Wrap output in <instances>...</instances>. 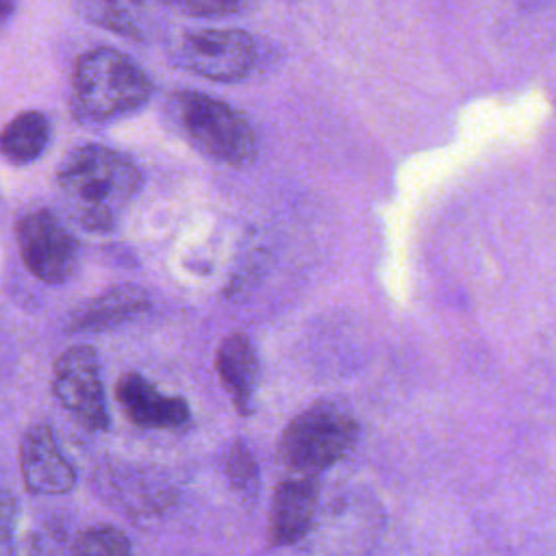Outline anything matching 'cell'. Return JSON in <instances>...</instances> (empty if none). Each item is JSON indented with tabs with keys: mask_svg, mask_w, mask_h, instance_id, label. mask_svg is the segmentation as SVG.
Instances as JSON below:
<instances>
[{
	"mask_svg": "<svg viewBox=\"0 0 556 556\" xmlns=\"http://www.w3.org/2000/svg\"><path fill=\"white\" fill-rule=\"evenodd\" d=\"M59 193L72 217L91 232L113 230L141 189V172L126 154L87 143L56 169Z\"/></svg>",
	"mask_w": 556,
	"mask_h": 556,
	"instance_id": "obj_1",
	"label": "cell"
},
{
	"mask_svg": "<svg viewBox=\"0 0 556 556\" xmlns=\"http://www.w3.org/2000/svg\"><path fill=\"white\" fill-rule=\"evenodd\" d=\"M152 83L141 65L115 48L83 52L70 74V111L78 122L104 124L141 109Z\"/></svg>",
	"mask_w": 556,
	"mask_h": 556,
	"instance_id": "obj_2",
	"label": "cell"
},
{
	"mask_svg": "<svg viewBox=\"0 0 556 556\" xmlns=\"http://www.w3.org/2000/svg\"><path fill=\"white\" fill-rule=\"evenodd\" d=\"M169 115L185 141L200 154L230 167H245L258 154L256 132L248 117L202 91H176Z\"/></svg>",
	"mask_w": 556,
	"mask_h": 556,
	"instance_id": "obj_3",
	"label": "cell"
},
{
	"mask_svg": "<svg viewBox=\"0 0 556 556\" xmlns=\"http://www.w3.org/2000/svg\"><path fill=\"white\" fill-rule=\"evenodd\" d=\"M356 441V419L337 404L317 402L285 426L276 456L291 473L317 476L337 465Z\"/></svg>",
	"mask_w": 556,
	"mask_h": 556,
	"instance_id": "obj_4",
	"label": "cell"
},
{
	"mask_svg": "<svg viewBox=\"0 0 556 556\" xmlns=\"http://www.w3.org/2000/svg\"><path fill=\"white\" fill-rule=\"evenodd\" d=\"M52 391L63 408L89 432L109 428L98 354L87 343L63 350L52 367Z\"/></svg>",
	"mask_w": 556,
	"mask_h": 556,
	"instance_id": "obj_5",
	"label": "cell"
},
{
	"mask_svg": "<svg viewBox=\"0 0 556 556\" xmlns=\"http://www.w3.org/2000/svg\"><path fill=\"white\" fill-rule=\"evenodd\" d=\"M176 54L182 67L206 80L235 83L250 74L256 48L241 28H200L180 37Z\"/></svg>",
	"mask_w": 556,
	"mask_h": 556,
	"instance_id": "obj_6",
	"label": "cell"
},
{
	"mask_svg": "<svg viewBox=\"0 0 556 556\" xmlns=\"http://www.w3.org/2000/svg\"><path fill=\"white\" fill-rule=\"evenodd\" d=\"M15 241L26 269L37 280L61 285L74 274L78 241L48 208H37L20 217Z\"/></svg>",
	"mask_w": 556,
	"mask_h": 556,
	"instance_id": "obj_7",
	"label": "cell"
},
{
	"mask_svg": "<svg viewBox=\"0 0 556 556\" xmlns=\"http://www.w3.org/2000/svg\"><path fill=\"white\" fill-rule=\"evenodd\" d=\"M319 502L317 476L293 473L278 482L267 519V539L271 545H293L302 541L315 519Z\"/></svg>",
	"mask_w": 556,
	"mask_h": 556,
	"instance_id": "obj_8",
	"label": "cell"
},
{
	"mask_svg": "<svg viewBox=\"0 0 556 556\" xmlns=\"http://www.w3.org/2000/svg\"><path fill=\"white\" fill-rule=\"evenodd\" d=\"M20 469L30 493H67L76 482V471L59 452L48 424L26 430L20 445Z\"/></svg>",
	"mask_w": 556,
	"mask_h": 556,
	"instance_id": "obj_9",
	"label": "cell"
},
{
	"mask_svg": "<svg viewBox=\"0 0 556 556\" xmlns=\"http://www.w3.org/2000/svg\"><path fill=\"white\" fill-rule=\"evenodd\" d=\"M78 13L115 35L148 41L165 26L167 0H74Z\"/></svg>",
	"mask_w": 556,
	"mask_h": 556,
	"instance_id": "obj_10",
	"label": "cell"
},
{
	"mask_svg": "<svg viewBox=\"0 0 556 556\" xmlns=\"http://www.w3.org/2000/svg\"><path fill=\"white\" fill-rule=\"evenodd\" d=\"M115 400L124 415L141 428H178L189 421V406L178 395H163L137 371L117 378Z\"/></svg>",
	"mask_w": 556,
	"mask_h": 556,
	"instance_id": "obj_11",
	"label": "cell"
},
{
	"mask_svg": "<svg viewBox=\"0 0 556 556\" xmlns=\"http://www.w3.org/2000/svg\"><path fill=\"white\" fill-rule=\"evenodd\" d=\"M215 367L235 410L243 417L250 415L258 380V358L252 341L243 332L228 334L217 348Z\"/></svg>",
	"mask_w": 556,
	"mask_h": 556,
	"instance_id": "obj_12",
	"label": "cell"
},
{
	"mask_svg": "<svg viewBox=\"0 0 556 556\" xmlns=\"http://www.w3.org/2000/svg\"><path fill=\"white\" fill-rule=\"evenodd\" d=\"M150 306L148 295L137 287H113L98 298L80 304L67 321V330L72 332H100L113 326H119Z\"/></svg>",
	"mask_w": 556,
	"mask_h": 556,
	"instance_id": "obj_13",
	"label": "cell"
},
{
	"mask_svg": "<svg viewBox=\"0 0 556 556\" xmlns=\"http://www.w3.org/2000/svg\"><path fill=\"white\" fill-rule=\"evenodd\" d=\"M50 135V119L41 111H22L2 128L0 154L15 165L33 163L48 148Z\"/></svg>",
	"mask_w": 556,
	"mask_h": 556,
	"instance_id": "obj_14",
	"label": "cell"
},
{
	"mask_svg": "<svg viewBox=\"0 0 556 556\" xmlns=\"http://www.w3.org/2000/svg\"><path fill=\"white\" fill-rule=\"evenodd\" d=\"M72 556H132V549L122 530L113 526H91L76 536Z\"/></svg>",
	"mask_w": 556,
	"mask_h": 556,
	"instance_id": "obj_15",
	"label": "cell"
},
{
	"mask_svg": "<svg viewBox=\"0 0 556 556\" xmlns=\"http://www.w3.org/2000/svg\"><path fill=\"white\" fill-rule=\"evenodd\" d=\"M226 473L237 491L250 493V491H254V486L258 482L254 454L241 441L232 443L226 454Z\"/></svg>",
	"mask_w": 556,
	"mask_h": 556,
	"instance_id": "obj_16",
	"label": "cell"
},
{
	"mask_svg": "<svg viewBox=\"0 0 556 556\" xmlns=\"http://www.w3.org/2000/svg\"><path fill=\"white\" fill-rule=\"evenodd\" d=\"M172 9L195 17H222L241 9L243 0H167Z\"/></svg>",
	"mask_w": 556,
	"mask_h": 556,
	"instance_id": "obj_17",
	"label": "cell"
},
{
	"mask_svg": "<svg viewBox=\"0 0 556 556\" xmlns=\"http://www.w3.org/2000/svg\"><path fill=\"white\" fill-rule=\"evenodd\" d=\"M17 502L9 491H0V556H17L15 547Z\"/></svg>",
	"mask_w": 556,
	"mask_h": 556,
	"instance_id": "obj_18",
	"label": "cell"
},
{
	"mask_svg": "<svg viewBox=\"0 0 556 556\" xmlns=\"http://www.w3.org/2000/svg\"><path fill=\"white\" fill-rule=\"evenodd\" d=\"M17 7V0H0V24H4Z\"/></svg>",
	"mask_w": 556,
	"mask_h": 556,
	"instance_id": "obj_19",
	"label": "cell"
}]
</instances>
